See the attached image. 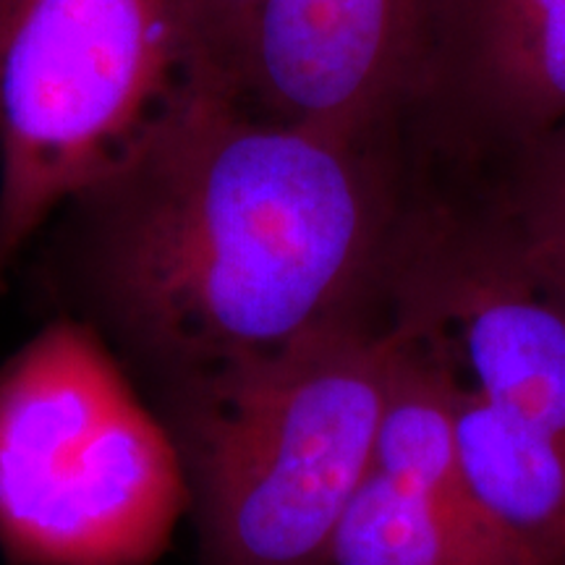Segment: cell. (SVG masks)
I'll use <instances>...</instances> for the list:
<instances>
[{
  "label": "cell",
  "instance_id": "6da1fadb",
  "mask_svg": "<svg viewBox=\"0 0 565 565\" xmlns=\"http://www.w3.org/2000/svg\"><path fill=\"white\" fill-rule=\"evenodd\" d=\"M416 181L351 145L183 89L32 244V291L87 324L147 404L387 312Z\"/></svg>",
  "mask_w": 565,
  "mask_h": 565
},
{
  "label": "cell",
  "instance_id": "7a4b0ae2",
  "mask_svg": "<svg viewBox=\"0 0 565 565\" xmlns=\"http://www.w3.org/2000/svg\"><path fill=\"white\" fill-rule=\"evenodd\" d=\"M404 345L391 312L338 322L147 404L179 454L200 565H322Z\"/></svg>",
  "mask_w": 565,
  "mask_h": 565
},
{
  "label": "cell",
  "instance_id": "3957f363",
  "mask_svg": "<svg viewBox=\"0 0 565 565\" xmlns=\"http://www.w3.org/2000/svg\"><path fill=\"white\" fill-rule=\"evenodd\" d=\"M189 513L171 435L87 324L47 317L0 364V555L152 565Z\"/></svg>",
  "mask_w": 565,
  "mask_h": 565
},
{
  "label": "cell",
  "instance_id": "277c9868",
  "mask_svg": "<svg viewBox=\"0 0 565 565\" xmlns=\"http://www.w3.org/2000/svg\"><path fill=\"white\" fill-rule=\"evenodd\" d=\"M183 89L168 0H13L0 42V296L55 212Z\"/></svg>",
  "mask_w": 565,
  "mask_h": 565
},
{
  "label": "cell",
  "instance_id": "5b68a950",
  "mask_svg": "<svg viewBox=\"0 0 565 565\" xmlns=\"http://www.w3.org/2000/svg\"><path fill=\"white\" fill-rule=\"evenodd\" d=\"M565 124V0H424L404 150L458 189Z\"/></svg>",
  "mask_w": 565,
  "mask_h": 565
},
{
  "label": "cell",
  "instance_id": "8992f818",
  "mask_svg": "<svg viewBox=\"0 0 565 565\" xmlns=\"http://www.w3.org/2000/svg\"><path fill=\"white\" fill-rule=\"evenodd\" d=\"M387 312L448 351L466 387L565 443V307L508 263L471 212L416 192Z\"/></svg>",
  "mask_w": 565,
  "mask_h": 565
},
{
  "label": "cell",
  "instance_id": "52a82bcc",
  "mask_svg": "<svg viewBox=\"0 0 565 565\" xmlns=\"http://www.w3.org/2000/svg\"><path fill=\"white\" fill-rule=\"evenodd\" d=\"M424 0H267L228 103L351 145H404Z\"/></svg>",
  "mask_w": 565,
  "mask_h": 565
},
{
  "label": "cell",
  "instance_id": "ba28073f",
  "mask_svg": "<svg viewBox=\"0 0 565 565\" xmlns=\"http://www.w3.org/2000/svg\"><path fill=\"white\" fill-rule=\"evenodd\" d=\"M458 469L519 565H565V443L458 383Z\"/></svg>",
  "mask_w": 565,
  "mask_h": 565
},
{
  "label": "cell",
  "instance_id": "9c48e42d",
  "mask_svg": "<svg viewBox=\"0 0 565 565\" xmlns=\"http://www.w3.org/2000/svg\"><path fill=\"white\" fill-rule=\"evenodd\" d=\"M524 278L565 307V124L482 179L443 189Z\"/></svg>",
  "mask_w": 565,
  "mask_h": 565
},
{
  "label": "cell",
  "instance_id": "30bf717a",
  "mask_svg": "<svg viewBox=\"0 0 565 565\" xmlns=\"http://www.w3.org/2000/svg\"><path fill=\"white\" fill-rule=\"evenodd\" d=\"M322 565H490L414 487L372 469L351 494Z\"/></svg>",
  "mask_w": 565,
  "mask_h": 565
},
{
  "label": "cell",
  "instance_id": "8fae6325",
  "mask_svg": "<svg viewBox=\"0 0 565 565\" xmlns=\"http://www.w3.org/2000/svg\"><path fill=\"white\" fill-rule=\"evenodd\" d=\"M194 92L228 100L246 40L267 0H168Z\"/></svg>",
  "mask_w": 565,
  "mask_h": 565
}]
</instances>
